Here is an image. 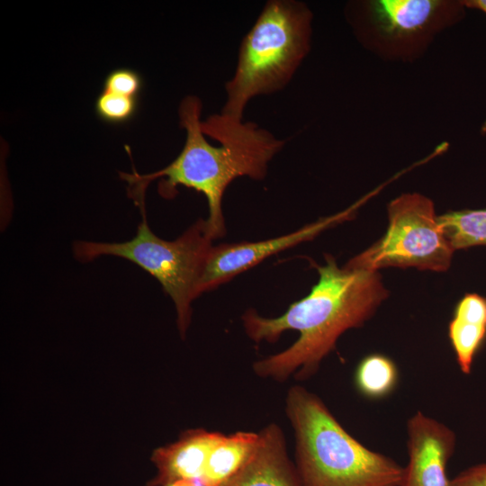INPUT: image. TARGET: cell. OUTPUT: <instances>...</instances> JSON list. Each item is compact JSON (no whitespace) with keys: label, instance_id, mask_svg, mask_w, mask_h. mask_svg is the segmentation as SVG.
Masks as SVG:
<instances>
[{"label":"cell","instance_id":"obj_1","mask_svg":"<svg viewBox=\"0 0 486 486\" xmlns=\"http://www.w3.org/2000/svg\"><path fill=\"white\" fill-rule=\"evenodd\" d=\"M325 265H315L319 280L304 298L292 303L276 317L266 318L254 309L242 315L247 336L256 343H275L287 330H296L298 339L286 349L254 362V374L284 382L294 376L305 381L318 372L340 336L362 327L387 298L378 271L339 267L327 255Z\"/></svg>","mask_w":486,"mask_h":486},{"label":"cell","instance_id":"obj_2","mask_svg":"<svg viewBox=\"0 0 486 486\" xmlns=\"http://www.w3.org/2000/svg\"><path fill=\"white\" fill-rule=\"evenodd\" d=\"M202 103L197 96L184 97L178 110L180 126L186 131L184 145L167 166L140 175L120 172L128 183L129 195L141 208L148 184L162 178L159 194L166 199L176 194L178 186L202 194L207 199L208 232L212 239L223 237L226 230L222 198L226 188L236 178L263 179L268 162L282 148L284 141L252 122H243L222 114L201 121Z\"/></svg>","mask_w":486,"mask_h":486},{"label":"cell","instance_id":"obj_3","mask_svg":"<svg viewBox=\"0 0 486 486\" xmlns=\"http://www.w3.org/2000/svg\"><path fill=\"white\" fill-rule=\"evenodd\" d=\"M284 412L302 486H400L404 467L351 436L314 392L291 386Z\"/></svg>","mask_w":486,"mask_h":486},{"label":"cell","instance_id":"obj_4","mask_svg":"<svg viewBox=\"0 0 486 486\" xmlns=\"http://www.w3.org/2000/svg\"><path fill=\"white\" fill-rule=\"evenodd\" d=\"M312 14L294 0L268 1L243 38L220 114L242 121L255 96L283 89L310 50Z\"/></svg>","mask_w":486,"mask_h":486},{"label":"cell","instance_id":"obj_5","mask_svg":"<svg viewBox=\"0 0 486 486\" xmlns=\"http://www.w3.org/2000/svg\"><path fill=\"white\" fill-rule=\"evenodd\" d=\"M206 220L200 219L178 238L168 241L155 235L142 215L133 238L124 242L76 241L75 257L89 262L102 256L127 259L154 276L174 302L176 324L182 338L191 323L192 302L198 297L197 286L205 261L212 248Z\"/></svg>","mask_w":486,"mask_h":486},{"label":"cell","instance_id":"obj_6","mask_svg":"<svg viewBox=\"0 0 486 486\" xmlns=\"http://www.w3.org/2000/svg\"><path fill=\"white\" fill-rule=\"evenodd\" d=\"M387 211L389 225L384 236L346 266L374 271L389 266L435 272L449 268L455 250L430 199L417 193L403 194L388 204Z\"/></svg>","mask_w":486,"mask_h":486},{"label":"cell","instance_id":"obj_7","mask_svg":"<svg viewBox=\"0 0 486 486\" xmlns=\"http://www.w3.org/2000/svg\"><path fill=\"white\" fill-rule=\"evenodd\" d=\"M464 7L462 1L374 0L366 3V16L381 46L402 53L460 18Z\"/></svg>","mask_w":486,"mask_h":486},{"label":"cell","instance_id":"obj_8","mask_svg":"<svg viewBox=\"0 0 486 486\" xmlns=\"http://www.w3.org/2000/svg\"><path fill=\"white\" fill-rule=\"evenodd\" d=\"M355 209L356 205L336 215L308 224L292 233L274 238L212 246L199 279L198 296L231 280L268 256L312 239L327 228L348 220Z\"/></svg>","mask_w":486,"mask_h":486},{"label":"cell","instance_id":"obj_9","mask_svg":"<svg viewBox=\"0 0 486 486\" xmlns=\"http://www.w3.org/2000/svg\"><path fill=\"white\" fill-rule=\"evenodd\" d=\"M455 446L453 429L416 411L407 422L408 464L400 486H449L447 465Z\"/></svg>","mask_w":486,"mask_h":486},{"label":"cell","instance_id":"obj_10","mask_svg":"<svg viewBox=\"0 0 486 486\" xmlns=\"http://www.w3.org/2000/svg\"><path fill=\"white\" fill-rule=\"evenodd\" d=\"M258 435L247 463L221 486H302L281 427L269 423Z\"/></svg>","mask_w":486,"mask_h":486},{"label":"cell","instance_id":"obj_11","mask_svg":"<svg viewBox=\"0 0 486 486\" xmlns=\"http://www.w3.org/2000/svg\"><path fill=\"white\" fill-rule=\"evenodd\" d=\"M225 434L204 428L184 431L174 443L151 455L157 472L146 486H166L176 481L201 479L210 454Z\"/></svg>","mask_w":486,"mask_h":486},{"label":"cell","instance_id":"obj_12","mask_svg":"<svg viewBox=\"0 0 486 486\" xmlns=\"http://www.w3.org/2000/svg\"><path fill=\"white\" fill-rule=\"evenodd\" d=\"M448 338L460 371L470 374L486 339L485 296L469 292L460 299L448 325Z\"/></svg>","mask_w":486,"mask_h":486},{"label":"cell","instance_id":"obj_13","mask_svg":"<svg viewBox=\"0 0 486 486\" xmlns=\"http://www.w3.org/2000/svg\"><path fill=\"white\" fill-rule=\"evenodd\" d=\"M258 437V432L253 431L224 435L209 455L202 481L207 486H221L247 463Z\"/></svg>","mask_w":486,"mask_h":486},{"label":"cell","instance_id":"obj_14","mask_svg":"<svg viewBox=\"0 0 486 486\" xmlns=\"http://www.w3.org/2000/svg\"><path fill=\"white\" fill-rule=\"evenodd\" d=\"M357 391L371 400H380L393 392L399 382V370L392 359L382 354L364 356L355 375Z\"/></svg>","mask_w":486,"mask_h":486},{"label":"cell","instance_id":"obj_15","mask_svg":"<svg viewBox=\"0 0 486 486\" xmlns=\"http://www.w3.org/2000/svg\"><path fill=\"white\" fill-rule=\"evenodd\" d=\"M438 220L454 250L486 246V208L446 212Z\"/></svg>","mask_w":486,"mask_h":486},{"label":"cell","instance_id":"obj_16","mask_svg":"<svg viewBox=\"0 0 486 486\" xmlns=\"http://www.w3.org/2000/svg\"><path fill=\"white\" fill-rule=\"evenodd\" d=\"M139 107V98L102 90L95 100L96 115L110 124H123L130 121Z\"/></svg>","mask_w":486,"mask_h":486},{"label":"cell","instance_id":"obj_17","mask_svg":"<svg viewBox=\"0 0 486 486\" xmlns=\"http://www.w3.org/2000/svg\"><path fill=\"white\" fill-rule=\"evenodd\" d=\"M142 86V77L136 70L120 68L106 76L102 90L139 98Z\"/></svg>","mask_w":486,"mask_h":486},{"label":"cell","instance_id":"obj_18","mask_svg":"<svg viewBox=\"0 0 486 486\" xmlns=\"http://www.w3.org/2000/svg\"><path fill=\"white\" fill-rule=\"evenodd\" d=\"M449 486H486V463L463 470L450 479Z\"/></svg>","mask_w":486,"mask_h":486},{"label":"cell","instance_id":"obj_19","mask_svg":"<svg viewBox=\"0 0 486 486\" xmlns=\"http://www.w3.org/2000/svg\"><path fill=\"white\" fill-rule=\"evenodd\" d=\"M464 7L477 9L486 14V0H465L462 1ZM482 133H486V120L482 127Z\"/></svg>","mask_w":486,"mask_h":486},{"label":"cell","instance_id":"obj_20","mask_svg":"<svg viewBox=\"0 0 486 486\" xmlns=\"http://www.w3.org/2000/svg\"><path fill=\"white\" fill-rule=\"evenodd\" d=\"M166 486H207L201 479L181 480Z\"/></svg>","mask_w":486,"mask_h":486}]
</instances>
